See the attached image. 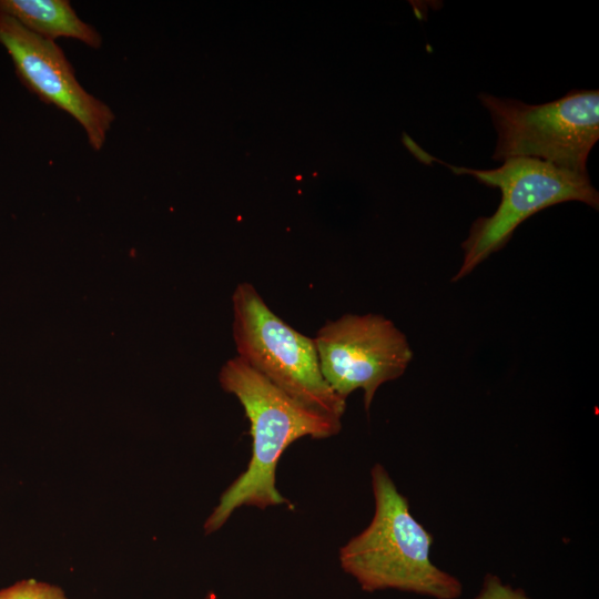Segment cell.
Masks as SVG:
<instances>
[{"label":"cell","mask_w":599,"mask_h":599,"mask_svg":"<svg viewBox=\"0 0 599 599\" xmlns=\"http://www.w3.org/2000/svg\"><path fill=\"white\" fill-rule=\"evenodd\" d=\"M219 382L244 408L252 456L246 469L224 490L206 518V535L222 528L242 506L265 509L288 504L275 483L277 463L285 449L302 437L328 438L342 428V418L296 400L237 356L222 366Z\"/></svg>","instance_id":"1"},{"label":"cell","mask_w":599,"mask_h":599,"mask_svg":"<svg viewBox=\"0 0 599 599\" xmlns=\"http://www.w3.org/2000/svg\"><path fill=\"white\" fill-rule=\"evenodd\" d=\"M375 510L368 526L339 549V564L367 592L394 589L458 599L463 583L430 559L433 536L410 512L385 467L370 469Z\"/></svg>","instance_id":"2"},{"label":"cell","mask_w":599,"mask_h":599,"mask_svg":"<svg viewBox=\"0 0 599 599\" xmlns=\"http://www.w3.org/2000/svg\"><path fill=\"white\" fill-rule=\"evenodd\" d=\"M405 145L416 158L439 162L455 174H467L478 182L500 190L501 199L494 214L478 217L463 242L464 257L453 277L456 282L474 271L493 253L502 248L515 230L528 217L549 206L579 201L599 207V193L588 174H578L531 158H512L497 169L477 170L451 165L424 153L404 135Z\"/></svg>","instance_id":"3"},{"label":"cell","mask_w":599,"mask_h":599,"mask_svg":"<svg viewBox=\"0 0 599 599\" xmlns=\"http://www.w3.org/2000/svg\"><path fill=\"white\" fill-rule=\"evenodd\" d=\"M478 99L497 132L494 160L531 158L588 174V155L599 139L598 90H573L542 104L489 93H479Z\"/></svg>","instance_id":"4"},{"label":"cell","mask_w":599,"mask_h":599,"mask_svg":"<svg viewBox=\"0 0 599 599\" xmlns=\"http://www.w3.org/2000/svg\"><path fill=\"white\" fill-rule=\"evenodd\" d=\"M232 307L236 356L296 400L342 418L346 400L325 382L314 338L277 316L248 282L236 285Z\"/></svg>","instance_id":"5"},{"label":"cell","mask_w":599,"mask_h":599,"mask_svg":"<svg viewBox=\"0 0 599 599\" xmlns=\"http://www.w3.org/2000/svg\"><path fill=\"white\" fill-rule=\"evenodd\" d=\"M314 342L327 385L345 400L362 389L366 412L377 389L399 378L413 358L405 334L377 314H345L327 321Z\"/></svg>","instance_id":"6"},{"label":"cell","mask_w":599,"mask_h":599,"mask_svg":"<svg viewBox=\"0 0 599 599\" xmlns=\"http://www.w3.org/2000/svg\"><path fill=\"white\" fill-rule=\"evenodd\" d=\"M0 43L21 83L42 102L73 116L84 129L91 148L100 151L114 114L82 88L62 49L3 13H0Z\"/></svg>","instance_id":"7"},{"label":"cell","mask_w":599,"mask_h":599,"mask_svg":"<svg viewBox=\"0 0 599 599\" xmlns=\"http://www.w3.org/2000/svg\"><path fill=\"white\" fill-rule=\"evenodd\" d=\"M0 13L47 40L73 38L93 49L102 44L100 33L78 17L68 0H0Z\"/></svg>","instance_id":"8"},{"label":"cell","mask_w":599,"mask_h":599,"mask_svg":"<svg viewBox=\"0 0 599 599\" xmlns=\"http://www.w3.org/2000/svg\"><path fill=\"white\" fill-rule=\"evenodd\" d=\"M0 599H68V597L59 586L35 579H23L1 588Z\"/></svg>","instance_id":"9"},{"label":"cell","mask_w":599,"mask_h":599,"mask_svg":"<svg viewBox=\"0 0 599 599\" xmlns=\"http://www.w3.org/2000/svg\"><path fill=\"white\" fill-rule=\"evenodd\" d=\"M473 599H530L521 588L505 583L498 576H485L479 592Z\"/></svg>","instance_id":"10"},{"label":"cell","mask_w":599,"mask_h":599,"mask_svg":"<svg viewBox=\"0 0 599 599\" xmlns=\"http://www.w3.org/2000/svg\"><path fill=\"white\" fill-rule=\"evenodd\" d=\"M204 599H217V598H216V596H215V593L213 591H209L205 595Z\"/></svg>","instance_id":"11"}]
</instances>
